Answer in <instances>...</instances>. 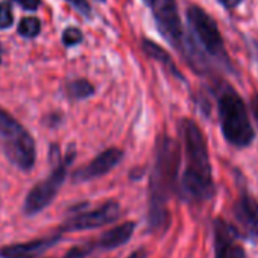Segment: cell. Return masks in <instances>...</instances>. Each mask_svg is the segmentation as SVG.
<instances>
[{"mask_svg":"<svg viewBox=\"0 0 258 258\" xmlns=\"http://www.w3.org/2000/svg\"><path fill=\"white\" fill-rule=\"evenodd\" d=\"M179 134L184 145L185 169L178 184V191L190 204L207 202L214 196L216 185L205 137L201 127L190 118L181 121Z\"/></svg>","mask_w":258,"mask_h":258,"instance_id":"cell-1","label":"cell"},{"mask_svg":"<svg viewBox=\"0 0 258 258\" xmlns=\"http://www.w3.org/2000/svg\"><path fill=\"white\" fill-rule=\"evenodd\" d=\"M179 163V145L167 136L160 137L149 185V228L154 232L166 231L169 226L167 204L173 191L178 190Z\"/></svg>","mask_w":258,"mask_h":258,"instance_id":"cell-2","label":"cell"},{"mask_svg":"<svg viewBox=\"0 0 258 258\" xmlns=\"http://www.w3.org/2000/svg\"><path fill=\"white\" fill-rule=\"evenodd\" d=\"M148 7L152 10L157 28L167 43L179 50V53L191 64L195 70L204 72V58L193 40H190V37L184 32L175 0H152Z\"/></svg>","mask_w":258,"mask_h":258,"instance_id":"cell-3","label":"cell"},{"mask_svg":"<svg viewBox=\"0 0 258 258\" xmlns=\"http://www.w3.org/2000/svg\"><path fill=\"white\" fill-rule=\"evenodd\" d=\"M219 118L225 140L235 148H247L253 142V129L243 99L225 87L219 96Z\"/></svg>","mask_w":258,"mask_h":258,"instance_id":"cell-4","label":"cell"},{"mask_svg":"<svg viewBox=\"0 0 258 258\" xmlns=\"http://www.w3.org/2000/svg\"><path fill=\"white\" fill-rule=\"evenodd\" d=\"M187 22L191 29V35L196 38L198 44L195 46L199 49V46L204 49L205 53H208L213 58L226 59L225 55V46L220 35V31L216 25V22L211 19V16L204 11L199 7H190L187 10Z\"/></svg>","mask_w":258,"mask_h":258,"instance_id":"cell-5","label":"cell"},{"mask_svg":"<svg viewBox=\"0 0 258 258\" xmlns=\"http://www.w3.org/2000/svg\"><path fill=\"white\" fill-rule=\"evenodd\" d=\"M72 157L73 155L70 154L64 163L61 161L58 166H55V169L52 170V173L46 179H43L41 182H38L37 185L32 187V190L28 193L25 204H23V213L26 216H35L52 204V201L58 195L61 185L66 181L67 166L70 164Z\"/></svg>","mask_w":258,"mask_h":258,"instance_id":"cell-6","label":"cell"},{"mask_svg":"<svg viewBox=\"0 0 258 258\" xmlns=\"http://www.w3.org/2000/svg\"><path fill=\"white\" fill-rule=\"evenodd\" d=\"M120 217V205L115 201H108L100 207L82 213H76L70 219L61 225L62 232H73V231H85L94 229L99 226L109 225Z\"/></svg>","mask_w":258,"mask_h":258,"instance_id":"cell-7","label":"cell"},{"mask_svg":"<svg viewBox=\"0 0 258 258\" xmlns=\"http://www.w3.org/2000/svg\"><path fill=\"white\" fill-rule=\"evenodd\" d=\"M214 258H247L244 247L240 244L241 235L237 226L222 217L213 220Z\"/></svg>","mask_w":258,"mask_h":258,"instance_id":"cell-8","label":"cell"},{"mask_svg":"<svg viewBox=\"0 0 258 258\" xmlns=\"http://www.w3.org/2000/svg\"><path fill=\"white\" fill-rule=\"evenodd\" d=\"M238 234L246 240L258 243V201L243 191L232 207Z\"/></svg>","mask_w":258,"mask_h":258,"instance_id":"cell-9","label":"cell"},{"mask_svg":"<svg viewBox=\"0 0 258 258\" xmlns=\"http://www.w3.org/2000/svg\"><path fill=\"white\" fill-rule=\"evenodd\" d=\"M123 158V152L117 148H109L106 151H103L100 155H97L90 164L78 169L73 173V182L79 184V182H87L96 178H100L103 175H106L108 172H111Z\"/></svg>","mask_w":258,"mask_h":258,"instance_id":"cell-10","label":"cell"},{"mask_svg":"<svg viewBox=\"0 0 258 258\" xmlns=\"http://www.w3.org/2000/svg\"><path fill=\"white\" fill-rule=\"evenodd\" d=\"M4 152L10 163L23 172H29L35 164V142L29 133L13 143L4 145Z\"/></svg>","mask_w":258,"mask_h":258,"instance_id":"cell-11","label":"cell"},{"mask_svg":"<svg viewBox=\"0 0 258 258\" xmlns=\"http://www.w3.org/2000/svg\"><path fill=\"white\" fill-rule=\"evenodd\" d=\"M59 240H61V235L55 234L50 237L35 238L31 241L13 243V244L0 247V258H35L44 253L52 246H55Z\"/></svg>","mask_w":258,"mask_h":258,"instance_id":"cell-12","label":"cell"},{"mask_svg":"<svg viewBox=\"0 0 258 258\" xmlns=\"http://www.w3.org/2000/svg\"><path fill=\"white\" fill-rule=\"evenodd\" d=\"M134 229H136L134 222H123V223L108 229L106 232H103L100 235V238L96 240L97 247L99 249H106V250L117 249V247L126 244L129 240H131V237L134 234Z\"/></svg>","mask_w":258,"mask_h":258,"instance_id":"cell-13","label":"cell"},{"mask_svg":"<svg viewBox=\"0 0 258 258\" xmlns=\"http://www.w3.org/2000/svg\"><path fill=\"white\" fill-rule=\"evenodd\" d=\"M28 131L14 118L5 108L0 106V139L4 140V145L13 143L25 136Z\"/></svg>","mask_w":258,"mask_h":258,"instance_id":"cell-14","label":"cell"},{"mask_svg":"<svg viewBox=\"0 0 258 258\" xmlns=\"http://www.w3.org/2000/svg\"><path fill=\"white\" fill-rule=\"evenodd\" d=\"M143 49H145L146 55H149L152 59H155V61L161 62V66H163V67H166V69L173 75V76H176V78L182 79V76H181L179 70L176 69L175 62H173V59H172V56L169 55V52H167V50H164L161 46H158L157 43H154V41H151V40H145V41H143Z\"/></svg>","mask_w":258,"mask_h":258,"instance_id":"cell-15","label":"cell"},{"mask_svg":"<svg viewBox=\"0 0 258 258\" xmlns=\"http://www.w3.org/2000/svg\"><path fill=\"white\" fill-rule=\"evenodd\" d=\"M67 94L72 99H87L94 94V87L87 79H76L69 84Z\"/></svg>","mask_w":258,"mask_h":258,"instance_id":"cell-16","label":"cell"},{"mask_svg":"<svg viewBox=\"0 0 258 258\" xmlns=\"http://www.w3.org/2000/svg\"><path fill=\"white\" fill-rule=\"evenodd\" d=\"M40 31H41V25L40 20L35 17H26L19 25V34L25 38H34L40 34Z\"/></svg>","mask_w":258,"mask_h":258,"instance_id":"cell-17","label":"cell"},{"mask_svg":"<svg viewBox=\"0 0 258 258\" xmlns=\"http://www.w3.org/2000/svg\"><path fill=\"white\" fill-rule=\"evenodd\" d=\"M97 243L96 241H85V243H81V244H76L73 246L66 255L64 258H85L88 255H91L94 250H97Z\"/></svg>","mask_w":258,"mask_h":258,"instance_id":"cell-18","label":"cell"},{"mask_svg":"<svg viewBox=\"0 0 258 258\" xmlns=\"http://www.w3.org/2000/svg\"><path fill=\"white\" fill-rule=\"evenodd\" d=\"M14 22L13 17V10L10 2H2L0 4V29H8Z\"/></svg>","mask_w":258,"mask_h":258,"instance_id":"cell-19","label":"cell"},{"mask_svg":"<svg viewBox=\"0 0 258 258\" xmlns=\"http://www.w3.org/2000/svg\"><path fill=\"white\" fill-rule=\"evenodd\" d=\"M62 41L66 46H75L82 41V32L76 28H67L62 32Z\"/></svg>","mask_w":258,"mask_h":258,"instance_id":"cell-20","label":"cell"},{"mask_svg":"<svg viewBox=\"0 0 258 258\" xmlns=\"http://www.w3.org/2000/svg\"><path fill=\"white\" fill-rule=\"evenodd\" d=\"M67 4H70L79 14H82L84 17H90L91 16V8L88 5L87 0H66Z\"/></svg>","mask_w":258,"mask_h":258,"instance_id":"cell-21","label":"cell"},{"mask_svg":"<svg viewBox=\"0 0 258 258\" xmlns=\"http://www.w3.org/2000/svg\"><path fill=\"white\" fill-rule=\"evenodd\" d=\"M17 5H20L23 10H28V11H35L38 7H40V0H13Z\"/></svg>","mask_w":258,"mask_h":258,"instance_id":"cell-22","label":"cell"},{"mask_svg":"<svg viewBox=\"0 0 258 258\" xmlns=\"http://www.w3.org/2000/svg\"><path fill=\"white\" fill-rule=\"evenodd\" d=\"M250 109H252V115L255 118V123L258 124V94L253 96V99L250 102Z\"/></svg>","mask_w":258,"mask_h":258,"instance_id":"cell-23","label":"cell"},{"mask_svg":"<svg viewBox=\"0 0 258 258\" xmlns=\"http://www.w3.org/2000/svg\"><path fill=\"white\" fill-rule=\"evenodd\" d=\"M219 2L222 4V7H225L226 10H232L235 7H238L243 0H219Z\"/></svg>","mask_w":258,"mask_h":258,"instance_id":"cell-24","label":"cell"},{"mask_svg":"<svg viewBox=\"0 0 258 258\" xmlns=\"http://www.w3.org/2000/svg\"><path fill=\"white\" fill-rule=\"evenodd\" d=\"M148 256V252L142 247V249H137V250H134L131 255H129L127 258H146Z\"/></svg>","mask_w":258,"mask_h":258,"instance_id":"cell-25","label":"cell"},{"mask_svg":"<svg viewBox=\"0 0 258 258\" xmlns=\"http://www.w3.org/2000/svg\"><path fill=\"white\" fill-rule=\"evenodd\" d=\"M2 55H4V50H2V47H0V61H2Z\"/></svg>","mask_w":258,"mask_h":258,"instance_id":"cell-26","label":"cell"},{"mask_svg":"<svg viewBox=\"0 0 258 258\" xmlns=\"http://www.w3.org/2000/svg\"><path fill=\"white\" fill-rule=\"evenodd\" d=\"M143 2H145V4H146V5H149V4H151V2H152V0H143Z\"/></svg>","mask_w":258,"mask_h":258,"instance_id":"cell-27","label":"cell"},{"mask_svg":"<svg viewBox=\"0 0 258 258\" xmlns=\"http://www.w3.org/2000/svg\"><path fill=\"white\" fill-rule=\"evenodd\" d=\"M99 2H105V0H99Z\"/></svg>","mask_w":258,"mask_h":258,"instance_id":"cell-28","label":"cell"}]
</instances>
